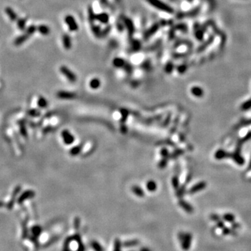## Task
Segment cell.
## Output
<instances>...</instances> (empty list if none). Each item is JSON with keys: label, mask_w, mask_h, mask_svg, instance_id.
<instances>
[{"label": "cell", "mask_w": 251, "mask_h": 251, "mask_svg": "<svg viewBox=\"0 0 251 251\" xmlns=\"http://www.w3.org/2000/svg\"><path fill=\"white\" fill-rule=\"evenodd\" d=\"M232 153L227 152L226 151L223 150V149H219L217 152L215 153L214 157L216 160H222L227 158H231Z\"/></svg>", "instance_id": "8"}, {"label": "cell", "mask_w": 251, "mask_h": 251, "mask_svg": "<svg viewBox=\"0 0 251 251\" xmlns=\"http://www.w3.org/2000/svg\"><path fill=\"white\" fill-rule=\"evenodd\" d=\"M149 4L152 5L153 7L157 8L161 11L166 12L168 13H172L174 11L169 5L166 4L161 0H146Z\"/></svg>", "instance_id": "2"}, {"label": "cell", "mask_w": 251, "mask_h": 251, "mask_svg": "<svg viewBox=\"0 0 251 251\" xmlns=\"http://www.w3.org/2000/svg\"><path fill=\"white\" fill-rule=\"evenodd\" d=\"M5 13L8 15V18L11 20V21H15L18 19V15H17L15 12L13 11V8L10 7H6L5 8Z\"/></svg>", "instance_id": "15"}, {"label": "cell", "mask_w": 251, "mask_h": 251, "mask_svg": "<svg viewBox=\"0 0 251 251\" xmlns=\"http://www.w3.org/2000/svg\"><path fill=\"white\" fill-rule=\"evenodd\" d=\"M231 228H233V229L234 230H237L239 229V228H241V225L239 223H236V222H233V223H231Z\"/></svg>", "instance_id": "43"}, {"label": "cell", "mask_w": 251, "mask_h": 251, "mask_svg": "<svg viewBox=\"0 0 251 251\" xmlns=\"http://www.w3.org/2000/svg\"><path fill=\"white\" fill-rule=\"evenodd\" d=\"M60 72L66 77L67 80L70 82H75L77 80V77L75 74L71 71L68 67L65 66H61L59 68Z\"/></svg>", "instance_id": "3"}, {"label": "cell", "mask_w": 251, "mask_h": 251, "mask_svg": "<svg viewBox=\"0 0 251 251\" xmlns=\"http://www.w3.org/2000/svg\"><path fill=\"white\" fill-rule=\"evenodd\" d=\"M231 159H232L233 161H234V162L236 163L237 164L239 165H243L244 164V163H245L244 159L243 157H242L241 156L240 153H239V152H235L234 153H232Z\"/></svg>", "instance_id": "10"}, {"label": "cell", "mask_w": 251, "mask_h": 251, "mask_svg": "<svg viewBox=\"0 0 251 251\" xmlns=\"http://www.w3.org/2000/svg\"><path fill=\"white\" fill-rule=\"evenodd\" d=\"M41 231H42V228L39 225H36L32 228V233H33L34 236L36 237H39L41 234Z\"/></svg>", "instance_id": "32"}, {"label": "cell", "mask_w": 251, "mask_h": 251, "mask_svg": "<svg viewBox=\"0 0 251 251\" xmlns=\"http://www.w3.org/2000/svg\"><path fill=\"white\" fill-rule=\"evenodd\" d=\"M91 247L94 251H104L103 248L96 241H92L91 242Z\"/></svg>", "instance_id": "27"}, {"label": "cell", "mask_w": 251, "mask_h": 251, "mask_svg": "<svg viewBox=\"0 0 251 251\" xmlns=\"http://www.w3.org/2000/svg\"><path fill=\"white\" fill-rule=\"evenodd\" d=\"M27 20L25 18H20L18 19V21H17V25L20 30H25V26H26Z\"/></svg>", "instance_id": "29"}, {"label": "cell", "mask_w": 251, "mask_h": 251, "mask_svg": "<svg viewBox=\"0 0 251 251\" xmlns=\"http://www.w3.org/2000/svg\"><path fill=\"white\" fill-rule=\"evenodd\" d=\"M75 94L73 93L66 92V91H60L57 93V96L59 99H72L75 97Z\"/></svg>", "instance_id": "13"}, {"label": "cell", "mask_w": 251, "mask_h": 251, "mask_svg": "<svg viewBox=\"0 0 251 251\" xmlns=\"http://www.w3.org/2000/svg\"><path fill=\"white\" fill-rule=\"evenodd\" d=\"M250 108H251V99H249L248 101L244 102L241 105V109L242 110H249Z\"/></svg>", "instance_id": "33"}, {"label": "cell", "mask_w": 251, "mask_h": 251, "mask_svg": "<svg viewBox=\"0 0 251 251\" xmlns=\"http://www.w3.org/2000/svg\"><path fill=\"white\" fill-rule=\"evenodd\" d=\"M159 24L156 23V24H154V25H153L152 27H151L150 29H149V30L145 32V34H144V38L146 39H149V37H152V35H154V34H155L158 30H159Z\"/></svg>", "instance_id": "11"}, {"label": "cell", "mask_w": 251, "mask_h": 251, "mask_svg": "<svg viewBox=\"0 0 251 251\" xmlns=\"http://www.w3.org/2000/svg\"><path fill=\"white\" fill-rule=\"evenodd\" d=\"M82 144H79V145H76L75 147H72L70 150V154L73 156H76L78 154H80V152H82Z\"/></svg>", "instance_id": "23"}, {"label": "cell", "mask_w": 251, "mask_h": 251, "mask_svg": "<svg viewBox=\"0 0 251 251\" xmlns=\"http://www.w3.org/2000/svg\"><path fill=\"white\" fill-rule=\"evenodd\" d=\"M131 191L133 192L134 195H135L138 197H143L144 196V190L141 188L139 185H133L131 188Z\"/></svg>", "instance_id": "14"}, {"label": "cell", "mask_w": 251, "mask_h": 251, "mask_svg": "<svg viewBox=\"0 0 251 251\" xmlns=\"http://www.w3.org/2000/svg\"><path fill=\"white\" fill-rule=\"evenodd\" d=\"M207 183L205 181H200L199 183H196L188 190V193L190 194H194L196 192H198L201 190H202L207 187Z\"/></svg>", "instance_id": "6"}, {"label": "cell", "mask_w": 251, "mask_h": 251, "mask_svg": "<svg viewBox=\"0 0 251 251\" xmlns=\"http://www.w3.org/2000/svg\"><path fill=\"white\" fill-rule=\"evenodd\" d=\"M122 243L119 239H116L114 243V249L113 251H121Z\"/></svg>", "instance_id": "31"}, {"label": "cell", "mask_w": 251, "mask_h": 251, "mask_svg": "<svg viewBox=\"0 0 251 251\" xmlns=\"http://www.w3.org/2000/svg\"><path fill=\"white\" fill-rule=\"evenodd\" d=\"M140 251H151L148 248H142Z\"/></svg>", "instance_id": "47"}, {"label": "cell", "mask_w": 251, "mask_h": 251, "mask_svg": "<svg viewBox=\"0 0 251 251\" xmlns=\"http://www.w3.org/2000/svg\"><path fill=\"white\" fill-rule=\"evenodd\" d=\"M139 243H140V241H139L137 239L128 240V241H124L123 243H122V245H123L122 246H123L124 248H133V247L137 246Z\"/></svg>", "instance_id": "21"}, {"label": "cell", "mask_w": 251, "mask_h": 251, "mask_svg": "<svg viewBox=\"0 0 251 251\" xmlns=\"http://www.w3.org/2000/svg\"><path fill=\"white\" fill-rule=\"evenodd\" d=\"M222 233L223 235H232V236H236L237 234V232L236 230L233 229L232 228H228V227H224L222 229Z\"/></svg>", "instance_id": "22"}, {"label": "cell", "mask_w": 251, "mask_h": 251, "mask_svg": "<svg viewBox=\"0 0 251 251\" xmlns=\"http://www.w3.org/2000/svg\"><path fill=\"white\" fill-rule=\"evenodd\" d=\"M37 31L39 32L43 36H48L49 35L50 32V30L48 27L47 25H41L37 27Z\"/></svg>", "instance_id": "20"}, {"label": "cell", "mask_w": 251, "mask_h": 251, "mask_svg": "<svg viewBox=\"0 0 251 251\" xmlns=\"http://www.w3.org/2000/svg\"><path fill=\"white\" fill-rule=\"evenodd\" d=\"M92 30L93 32H94V34H99L101 33V31H100V29L99 28V27L95 26L94 28H92Z\"/></svg>", "instance_id": "44"}, {"label": "cell", "mask_w": 251, "mask_h": 251, "mask_svg": "<svg viewBox=\"0 0 251 251\" xmlns=\"http://www.w3.org/2000/svg\"><path fill=\"white\" fill-rule=\"evenodd\" d=\"M168 164V161H167L166 158H163V159L160 161L159 163V166L160 168H164Z\"/></svg>", "instance_id": "38"}, {"label": "cell", "mask_w": 251, "mask_h": 251, "mask_svg": "<svg viewBox=\"0 0 251 251\" xmlns=\"http://www.w3.org/2000/svg\"><path fill=\"white\" fill-rule=\"evenodd\" d=\"M113 65L116 68H122V67L124 66L125 61L121 58H115L113 61Z\"/></svg>", "instance_id": "28"}, {"label": "cell", "mask_w": 251, "mask_h": 251, "mask_svg": "<svg viewBox=\"0 0 251 251\" xmlns=\"http://www.w3.org/2000/svg\"><path fill=\"white\" fill-rule=\"evenodd\" d=\"M250 170H251V158L250 160V163H249L248 167V171H250Z\"/></svg>", "instance_id": "46"}, {"label": "cell", "mask_w": 251, "mask_h": 251, "mask_svg": "<svg viewBox=\"0 0 251 251\" xmlns=\"http://www.w3.org/2000/svg\"><path fill=\"white\" fill-rule=\"evenodd\" d=\"M222 218L224 221L232 223L235 221V216H234L232 214H230V213H227L222 216Z\"/></svg>", "instance_id": "25"}, {"label": "cell", "mask_w": 251, "mask_h": 251, "mask_svg": "<svg viewBox=\"0 0 251 251\" xmlns=\"http://www.w3.org/2000/svg\"><path fill=\"white\" fill-rule=\"evenodd\" d=\"M95 19H96L98 21L101 22V23L106 24L109 21V15L105 13H100V14L95 15Z\"/></svg>", "instance_id": "16"}, {"label": "cell", "mask_w": 251, "mask_h": 251, "mask_svg": "<svg viewBox=\"0 0 251 251\" xmlns=\"http://www.w3.org/2000/svg\"><path fill=\"white\" fill-rule=\"evenodd\" d=\"M80 219L79 218V217H76L75 218V220H74V224H73V227L74 228H75V230H78L79 228H80Z\"/></svg>", "instance_id": "36"}, {"label": "cell", "mask_w": 251, "mask_h": 251, "mask_svg": "<svg viewBox=\"0 0 251 251\" xmlns=\"http://www.w3.org/2000/svg\"><path fill=\"white\" fill-rule=\"evenodd\" d=\"M37 30V27L34 26V25H30V27H28V28H27L26 33L28 34V35L31 36L32 35V34H33Z\"/></svg>", "instance_id": "35"}, {"label": "cell", "mask_w": 251, "mask_h": 251, "mask_svg": "<svg viewBox=\"0 0 251 251\" xmlns=\"http://www.w3.org/2000/svg\"><path fill=\"white\" fill-rule=\"evenodd\" d=\"M173 69V65L171 63H168L165 66V71L167 73H170L172 71Z\"/></svg>", "instance_id": "40"}, {"label": "cell", "mask_w": 251, "mask_h": 251, "mask_svg": "<svg viewBox=\"0 0 251 251\" xmlns=\"http://www.w3.org/2000/svg\"><path fill=\"white\" fill-rule=\"evenodd\" d=\"M179 241L181 243V248L183 250L187 251L191 247L192 235L191 233L185 232H180L177 235Z\"/></svg>", "instance_id": "1"}, {"label": "cell", "mask_w": 251, "mask_h": 251, "mask_svg": "<svg viewBox=\"0 0 251 251\" xmlns=\"http://www.w3.org/2000/svg\"><path fill=\"white\" fill-rule=\"evenodd\" d=\"M178 204L183 210H184L185 212L189 214H191L194 212V209L192 206L189 204L188 202H187L185 200H183L182 199H179V201L178 202Z\"/></svg>", "instance_id": "7"}, {"label": "cell", "mask_w": 251, "mask_h": 251, "mask_svg": "<svg viewBox=\"0 0 251 251\" xmlns=\"http://www.w3.org/2000/svg\"><path fill=\"white\" fill-rule=\"evenodd\" d=\"M172 185L176 190L179 188V180L177 177H174L172 179Z\"/></svg>", "instance_id": "34"}, {"label": "cell", "mask_w": 251, "mask_h": 251, "mask_svg": "<svg viewBox=\"0 0 251 251\" xmlns=\"http://www.w3.org/2000/svg\"><path fill=\"white\" fill-rule=\"evenodd\" d=\"M78 248H77L76 250L75 251H85V246L84 245V243L81 242V243L78 244Z\"/></svg>", "instance_id": "41"}, {"label": "cell", "mask_w": 251, "mask_h": 251, "mask_svg": "<svg viewBox=\"0 0 251 251\" xmlns=\"http://www.w3.org/2000/svg\"><path fill=\"white\" fill-rule=\"evenodd\" d=\"M146 187H147L148 191L153 192H155L156 190H157L158 185L157 183H156V182L154 181V180H149V181H147V184H146Z\"/></svg>", "instance_id": "17"}, {"label": "cell", "mask_w": 251, "mask_h": 251, "mask_svg": "<svg viewBox=\"0 0 251 251\" xmlns=\"http://www.w3.org/2000/svg\"><path fill=\"white\" fill-rule=\"evenodd\" d=\"M30 36L28 35L27 33L22 34V35L19 36L18 38H16V39H15L14 41V45L15 46H20V45L24 43L25 42V41L28 40V39L30 38Z\"/></svg>", "instance_id": "12"}, {"label": "cell", "mask_w": 251, "mask_h": 251, "mask_svg": "<svg viewBox=\"0 0 251 251\" xmlns=\"http://www.w3.org/2000/svg\"><path fill=\"white\" fill-rule=\"evenodd\" d=\"M101 85V82L100 81L99 79L98 78H94L91 80L89 82V86L90 87L93 89H97L100 87V86Z\"/></svg>", "instance_id": "24"}, {"label": "cell", "mask_w": 251, "mask_h": 251, "mask_svg": "<svg viewBox=\"0 0 251 251\" xmlns=\"http://www.w3.org/2000/svg\"><path fill=\"white\" fill-rule=\"evenodd\" d=\"M37 103H38V106H39V107L42 108H45L48 106V101H46V99H45V98L42 97V96H41V97L39 98Z\"/></svg>", "instance_id": "30"}, {"label": "cell", "mask_w": 251, "mask_h": 251, "mask_svg": "<svg viewBox=\"0 0 251 251\" xmlns=\"http://www.w3.org/2000/svg\"><path fill=\"white\" fill-rule=\"evenodd\" d=\"M221 216H219V215L216 214H212L210 215V219L212 221L214 222H218V221H220L221 220Z\"/></svg>", "instance_id": "37"}, {"label": "cell", "mask_w": 251, "mask_h": 251, "mask_svg": "<svg viewBox=\"0 0 251 251\" xmlns=\"http://www.w3.org/2000/svg\"><path fill=\"white\" fill-rule=\"evenodd\" d=\"M125 25L126 27H127V30H128L129 34L130 35H132L134 32V26L133 22H132L130 19H126V20H125Z\"/></svg>", "instance_id": "26"}, {"label": "cell", "mask_w": 251, "mask_h": 251, "mask_svg": "<svg viewBox=\"0 0 251 251\" xmlns=\"http://www.w3.org/2000/svg\"><path fill=\"white\" fill-rule=\"evenodd\" d=\"M62 42L65 49L69 50L71 48V40H70V38L68 35H67V34L63 35Z\"/></svg>", "instance_id": "18"}, {"label": "cell", "mask_w": 251, "mask_h": 251, "mask_svg": "<svg viewBox=\"0 0 251 251\" xmlns=\"http://www.w3.org/2000/svg\"><path fill=\"white\" fill-rule=\"evenodd\" d=\"M191 93L193 96H196L197 98L202 97L204 95V91L203 89L199 87H193L191 89Z\"/></svg>", "instance_id": "19"}, {"label": "cell", "mask_w": 251, "mask_h": 251, "mask_svg": "<svg viewBox=\"0 0 251 251\" xmlns=\"http://www.w3.org/2000/svg\"><path fill=\"white\" fill-rule=\"evenodd\" d=\"M3 206V203L1 202H0V207H1Z\"/></svg>", "instance_id": "48"}, {"label": "cell", "mask_w": 251, "mask_h": 251, "mask_svg": "<svg viewBox=\"0 0 251 251\" xmlns=\"http://www.w3.org/2000/svg\"><path fill=\"white\" fill-rule=\"evenodd\" d=\"M161 154L163 158H166L167 159L168 157H169V152H168V149H165V148H163V149H161Z\"/></svg>", "instance_id": "39"}, {"label": "cell", "mask_w": 251, "mask_h": 251, "mask_svg": "<svg viewBox=\"0 0 251 251\" xmlns=\"http://www.w3.org/2000/svg\"><path fill=\"white\" fill-rule=\"evenodd\" d=\"M185 66H180L179 68H178V70L180 72V73H183V72L185 71Z\"/></svg>", "instance_id": "45"}, {"label": "cell", "mask_w": 251, "mask_h": 251, "mask_svg": "<svg viewBox=\"0 0 251 251\" xmlns=\"http://www.w3.org/2000/svg\"><path fill=\"white\" fill-rule=\"evenodd\" d=\"M34 195H35V193H34V192L32 191V190H27V191L24 192V193L22 194V195L20 196V197H19V199H18V203L19 204L22 203V202H23L25 200H26V199H30L32 198V197H34Z\"/></svg>", "instance_id": "9"}, {"label": "cell", "mask_w": 251, "mask_h": 251, "mask_svg": "<svg viewBox=\"0 0 251 251\" xmlns=\"http://www.w3.org/2000/svg\"><path fill=\"white\" fill-rule=\"evenodd\" d=\"M65 22L68 25V28L71 32H75L78 30V25L74 17L71 15H68L65 17Z\"/></svg>", "instance_id": "4"}, {"label": "cell", "mask_w": 251, "mask_h": 251, "mask_svg": "<svg viewBox=\"0 0 251 251\" xmlns=\"http://www.w3.org/2000/svg\"><path fill=\"white\" fill-rule=\"evenodd\" d=\"M216 227H217L218 228H219V229L222 230L225 227V223L223 221H222L221 220H220V221L216 222Z\"/></svg>", "instance_id": "42"}, {"label": "cell", "mask_w": 251, "mask_h": 251, "mask_svg": "<svg viewBox=\"0 0 251 251\" xmlns=\"http://www.w3.org/2000/svg\"><path fill=\"white\" fill-rule=\"evenodd\" d=\"M63 142L67 145H70L75 142V136L68 130H63L61 132Z\"/></svg>", "instance_id": "5"}]
</instances>
